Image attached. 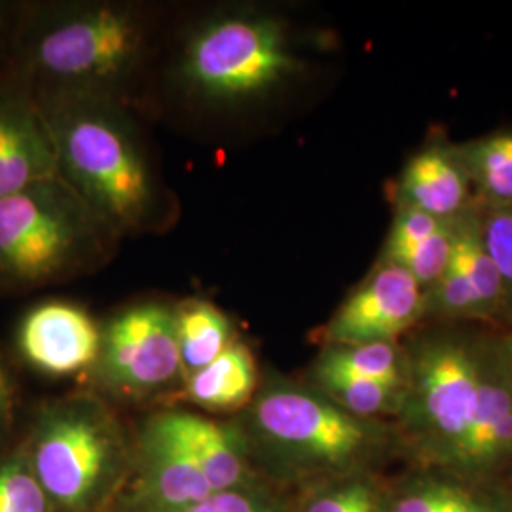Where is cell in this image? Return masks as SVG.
I'll list each match as a JSON object with an SVG mask.
<instances>
[{
  "label": "cell",
  "mask_w": 512,
  "mask_h": 512,
  "mask_svg": "<svg viewBox=\"0 0 512 512\" xmlns=\"http://www.w3.org/2000/svg\"><path fill=\"white\" fill-rule=\"evenodd\" d=\"M152 40L145 8L120 2L23 4L6 69L35 97L93 93L120 99ZM122 101V99H120Z\"/></svg>",
  "instance_id": "obj_1"
},
{
  "label": "cell",
  "mask_w": 512,
  "mask_h": 512,
  "mask_svg": "<svg viewBox=\"0 0 512 512\" xmlns=\"http://www.w3.org/2000/svg\"><path fill=\"white\" fill-rule=\"evenodd\" d=\"M59 177L116 236L164 219V186L145 139L120 99L93 93L38 95Z\"/></svg>",
  "instance_id": "obj_2"
},
{
  "label": "cell",
  "mask_w": 512,
  "mask_h": 512,
  "mask_svg": "<svg viewBox=\"0 0 512 512\" xmlns=\"http://www.w3.org/2000/svg\"><path fill=\"white\" fill-rule=\"evenodd\" d=\"M300 71L281 19L251 8H222L184 35L173 78L194 103L217 110L251 107Z\"/></svg>",
  "instance_id": "obj_3"
},
{
  "label": "cell",
  "mask_w": 512,
  "mask_h": 512,
  "mask_svg": "<svg viewBox=\"0 0 512 512\" xmlns=\"http://www.w3.org/2000/svg\"><path fill=\"white\" fill-rule=\"evenodd\" d=\"M116 234L61 177L0 198V294L25 293L99 266Z\"/></svg>",
  "instance_id": "obj_4"
},
{
  "label": "cell",
  "mask_w": 512,
  "mask_h": 512,
  "mask_svg": "<svg viewBox=\"0 0 512 512\" xmlns=\"http://www.w3.org/2000/svg\"><path fill=\"white\" fill-rule=\"evenodd\" d=\"M492 351L452 334L427 336L406 349L408 382L395 431L414 469L458 476Z\"/></svg>",
  "instance_id": "obj_5"
},
{
  "label": "cell",
  "mask_w": 512,
  "mask_h": 512,
  "mask_svg": "<svg viewBox=\"0 0 512 512\" xmlns=\"http://www.w3.org/2000/svg\"><path fill=\"white\" fill-rule=\"evenodd\" d=\"M260 437L294 469L330 478L372 473L385 456L401 450L395 427L365 420L300 385H268L253 406Z\"/></svg>",
  "instance_id": "obj_6"
},
{
  "label": "cell",
  "mask_w": 512,
  "mask_h": 512,
  "mask_svg": "<svg viewBox=\"0 0 512 512\" xmlns=\"http://www.w3.org/2000/svg\"><path fill=\"white\" fill-rule=\"evenodd\" d=\"M112 450L107 416L88 401H73L38 423L33 473L52 501L69 511H86L109 473Z\"/></svg>",
  "instance_id": "obj_7"
},
{
  "label": "cell",
  "mask_w": 512,
  "mask_h": 512,
  "mask_svg": "<svg viewBox=\"0 0 512 512\" xmlns=\"http://www.w3.org/2000/svg\"><path fill=\"white\" fill-rule=\"evenodd\" d=\"M97 363L109 385L131 395L175 380L183 366L173 308L147 302L114 315L103 330Z\"/></svg>",
  "instance_id": "obj_8"
},
{
  "label": "cell",
  "mask_w": 512,
  "mask_h": 512,
  "mask_svg": "<svg viewBox=\"0 0 512 512\" xmlns=\"http://www.w3.org/2000/svg\"><path fill=\"white\" fill-rule=\"evenodd\" d=\"M429 311L427 291L403 268L382 262L317 332L327 346L397 342Z\"/></svg>",
  "instance_id": "obj_9"
},
{
  "label": "cell",
  "mask_w": 512,
  "mask_h": 512,
  "mask_svg": "<svg viewBox=\"0 0 512 512\" xmlns=\"http://www.w3.org/2000/svg\"><path fill=\"white\" fill-rule=\"evenodd\" d=\"M59 177L54 143L29 86L0 71V198Z\"/></svg>",
  "instance_id": "obj_10"
},
{
  "label": "cell",
  "mask_w": 512,
  "mask_h": 512,
  "mask_svg": "<svg viewBox=\"0 0 512 512\" xmlns=\"http://www.w3.org/2000/svg\"><path fill=\"white\" fill-rule=\"evenodd\" d=\"M101 340L103 330L92 315L63 300L37 304L19 321V353L50 376H71L95 365Z\"/></svg>",
  "instance_id": "obj_11"
},
{
  "label": "cell",
  "mask_w": 512,
  "mask_h": 512,
  "mask_svg": "<svg viewBox=\"0 0 512 512\" xmlns=\"http://www.w3.org/2000/svg\"><path fill=\"white\" fill-rule=\"evenodd\" d=\"M147 425L183 450L215 492L241 488L247 471L234 429L181 410L160 412Z\"/></svg>",
  "instance_id": "obj_12"
},
{
  "label": "cell",
  "mask_w": 512,
  "mask_h": 512,
  "mask_svg": "<svg viewBox=\"0 0 512 512\" xmlns=\"http://www.w3.org/2000/svg\"><path fill=\"white\" fill-rule=\"evenodd\" d=\"M397 196L399 207L442 220L458 219L473 209V184L456 147L431 145L418 152L404 167Z\"/></svg>",
  "instance_id": "obj_13"
},
{
  "label": "cell",
  "mask_w": 512,
  "mask_h": 512,
  "mask_svg": "<svg viewBox=\"0 0 512 512\" xmlns=\"http://www.w3.org/2000/svg\"><path fill=\"white\" fill-rule=\"evenodd\" d=\"M385 512H512L503 488L478 486L437 469H414L389 486Z\"/></svg>",
  "instance_id": "obj_14"
},
{
  "label": "cell",
  "mask_w": 512,
  "mask_h": 512,
  "mask_svg": "<svg viewBox=\"0 0 512 512\" xmlns=\"http://www.w3.org/2000/svg\"><path fill=\"white\" fill-rule=\"evenodd\" d=\"M141 499L147 512H177L217 494L202 471L171 440L147 425Z\"/></svg>",
  "instance_id": "obj_15"
},
{
  "label": "cell",
  "mask_w": 512,
  "mask_h": 512,
  "mask_svg": "<svg viewBox=\"0 0 512 512\" xmlns=\"http://www.w3.org/2000/svg\"><path fill=\"white\" fill-rule=\"evenodd\" d=\"M258 372L251 349L232 342L215 361L186 376L181 401L198 404L207 410H238L255 395Z\"/></svg>",
  "instance_id": "obj_16"
},
{
  "label": "cell",
  "mask_w": 512,
  "mask_h": 512,
  "mask_svg": "<svg viewBox=\"0 0 512 512\" xmlns=\"http://www.w3.org/2000/svg\"><path fill=\"white\" fill-rule=\"evenodd\" d=\"M175 313V332L183 372L192 374L215 361L232 340V323L215 304L190 298Z\"/></svg>",
  "instance_id": "obj_17"
},
{
  "label": "cell",
  "mask_w": 512,
  "mask_h": 512,
  "mask_svg": "<svg viewBox=\"0 0 512 512\" xmlns=\"http://www.w3.org/2000/svg\"><path fill=\"white\" fill-rule=\"evenodd\" d=\"M313 368L406 389L408 353L397 342L327 346Z\"/></svg>",
  "instance_id": "obj_18"
},
{
  "label": "cell",
  "mask_w": 512,
  "mask_h": 512,
  "mask_svg": "<svg viewBox=\"0 0 512 512\" xmlns=\"http://www.w3.org/2000/svg\"><path fill=\"white\" fill-rule=\"evenodd\" d=\"M473 190L488 205L512 203V129L456 147Z\"/></svg>",
  "instance_id": "obj_19"
},
{
  "label": "cell",
  "mask_w": 512,
  "mask_h": 512,
  "mask_svg": "<svg viewBox=\"0 0 512 512\" xmlns=\"http://www.w3.org/2000/svg\"><path fill=\"white\" fill-rule=\"evenodd\" d=\"M452 258L458 262L459 268L475 289L482 315L486 317L499 310L505 302L507 289L495 268L494 260L484 247L480 234V215L473 209L454 219Z\"/></svg>",
  "instance_id": "obj_20"
},
{
  "label": "cell",
  "mask_w": 512,
  "mask_h": 512,
  "mask_svg": "<svg viewBox=\"0 0 512 512\" xmlns=\"http://www.w3.org/2000/svg\"><path fill=\"white\" fill-rule=\"evenodd\" d=\"M313 378L323 395H327L332 403L342 406L353 416L365 420H380L384 416L397 418V414L401 412L406 393L403 387L317 368H313Z\"/></svg>",
  "instance_id": "obj_21"
},
{
  "label": "cell",
  "mask_w": 512,
  "mask_h": 512,
  "mask_svg": "<svg viewBox=\"0 0 512 512\" xmlns=\"http://www.w3.org/2000/svg\"><path fill=\"white\" fill-rule=\"evenodd\" d=\"M387 492L374 473L340 476L315 490L302 512H385Z\"/></svg>",
  "instance_id": "obj_22"
},
{
  "label": "cell",
  "mask_w": 512,
  "mask_h": 512,
  "mask_svg": "<svg viewBox=\"0 0 512 512\" xmlns=\"http://www.w3.org/2000/svg\"><path fill=\"white\" fill-rule=\"evenodd\" d=\"M454 251V220L431 238L408 245H385L382 262L395 264L412 275L427 293L437 285Z\"/></svg>",
  "instance_id": "obj_23"
},
{
  "label": "cell",
  "mask_w": 512,
  "mask_h": 512,
  "mask_svg": "<svg viewBox=\"0 0 512 512\" xmlns=\"http://www.w3.org/2000/svg\"><path fill=\"white\" fill-rule=\"evenodd\" d=\"M0 512H50V497L25 461L0 465Z\"/></svg>",
  "instance_id": "obj_24"
},
{
  "label": "cell",
  "mask_w": 512,
  "mask_h": 512,
  "mask_svg": "<svg viewBox=\"0 0 512 512\" xmlns=\"http://www.w3.org/2000/svg\"><path fill=\"white\" fill-rule=\"evenodd\" d=\"M480 234L484 247L501 275L507 294L512 291V203L488 205L480 215Z\"/></svg>",
  "instance_id": "obj_25"
},
{
  "label": "cell",
  "mask_w": 512,
  "mask_h": 512,
  "mask_svg": "<svg viewBox=\"0 0 512 512\" xmlns=\"http://www.w3.org/2000/svg\"><path fill=\"white\" fill-rule=\"evenodd\" d=\"M177 512H281L272 501L241 488L226 490Z\"/></svg>",
  "instance_id": "obj_26"
},
{
  "label": "cell",
  "mask_w": 512,
  "mask_h": 512,
  "mask_svg": "<svg viewBox=\"0 0 512 512\" xmlns=\"http://www.w3.org/2000/svg\"><path fill=\"white\" fill-rule=\"evenodd\" d=\"M18 406V385L12 370L0 357V435L10 427Z\"/></svg>",
  "instance_id": "obj_27"
},
{
  "label": "cell",
  "mask_w": 512,
  "mask_h": 512,
  "mask_svg": "<svg viewBox=\"0 0 512 512\" xmlns=\"http://www.w3.org/2000/svg\"><path fill=\"white\" fill-rule=\"evenodd\" d=\"M18 10L19 6L14 8V4L0 2V71L6 67V61H8L10 40H12V33H14Z\"/></svg>",
  "instance_id": "obj_28"
},
{
  "label": "cell",
  "mask_w": 512,
  "mask_h": 512,
  "mask_svg": "<svg viewBox=\"0 0 512 512\" xmlns=\"http://www.w3.org/2000/svg\"><path fill=\"white\" fill-rule=\"evenodd\" d=\"M499 349H501V357H503V363H505L512 384V332L499 344Z\"/></svg>",
  "instance_id": "obj_29"
},
{
  "label": "cell",
  "mask_w": 512,
  "mask_h": 512,
  "mask_svg": "<svg viewBox=\"0 0 512 512\" xmlns=\"http://www.w3.org/2000/svg\"><path fill=\"white\" fill-rule=\"evenodd\" d=\"M509 497H511V505H512V492L509 494Z\"/></svg>",
  "instance_id": "obj_30"
}]
</instances>
